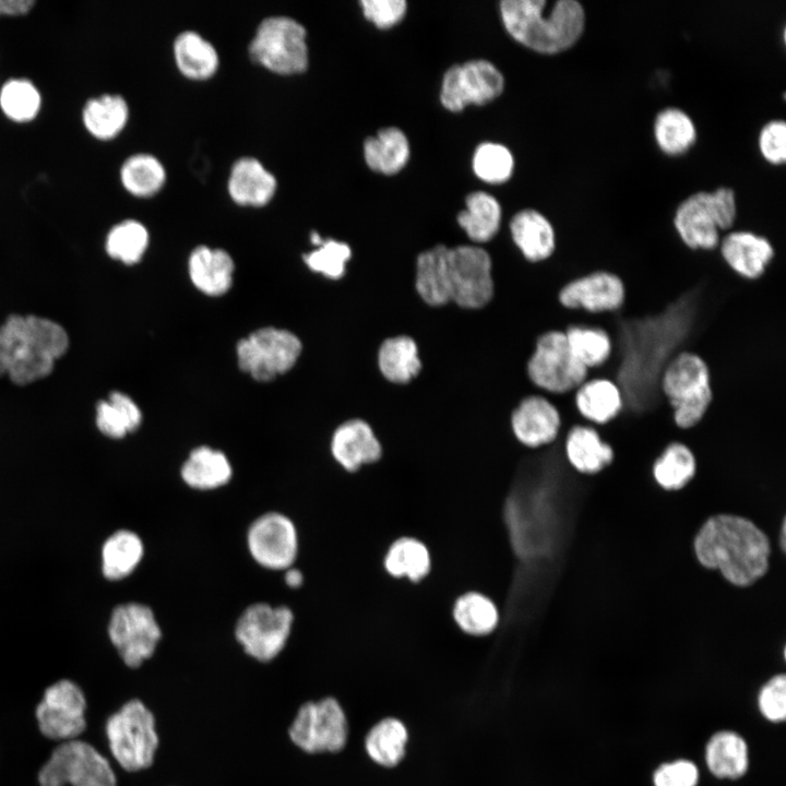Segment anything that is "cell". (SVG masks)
Instances as JSON below:
<instances>
[{
	"label": "cell",
	"instance_id": "cell-45",
	"mask_svg": "<svg viewBox=\"0 0 786 786\" xmlns=\"http://www.w3.org/2000/svg\"><path fill=\"white\" fill-rule=\"evenodd\" d=\"M41 96L27 79H10L0 90V108L12 121L28 122L39 112Z\"/></svg>",
	"mask_w": 786,
	"mask_h": 786
},
{
	"label": "cell",
	"instance_id": "cell-5",
	"mask_svg": "<svg viewBox=\"0 0 786 786\" xmlns=\"http://www.w3.org/2000/svg\"><path fill=\"white\" fill-rule=\"evenodd\" d=\"M109 750L116 762L133 773L153 765L159 746L156 718L140 700L126 702L106 722Z\"/></svg>",
	"mask_w": 786,
	"mask_h": 786
},
{
	"label": "cell",
	"instance_id": "cell-42",
	"mask_svg": "<svg viewBox=\"0 0 786 786\" xmlns=\"http://www.w3.org/2000/svg\"><path fill=\"white\" fill-rule=\"evenodd\" d=\"M408 733L397 718L388 717L377 723L367 734L365 748L369 758L385 767L397 765L405 755Z\"/></svg>",
	"mask_w": 786,
	"mask_h": 786
},
{
	"label": "cell",
	"instance_id": "cell-20",
	"mask_svg": "<svg viewBox=\"0 0 786 786\" xmlns=\"http://www.w3.org/2000/svg\"><path fill=\"white\" fill-rule=\"evenodd\" d=\"M562 418L556 403L544 394L524 397L511 415V429L516 441L539 449L553 443L561 433Z\"/></svg>",
	"mask_w": 786,
	"mask_h": 786
},
{
	"label": "cell",
	"instance_id": "cell-19",
	"mask_svg": "<svg viewBox=\"0 0 786 786\" xmlns=\"http://www.w3.org/2000/svg\"><path fill=\"white\" fill-rule=\"evenodd\" d=\"M717 251L726 266L746 281L762 277L776 255L769 238L745 228L723 234Z\"/></svg>",
	"mask_w": 786,
	"mask_h": 786
},
{
	"label": "cell",
	"instance_id": "cell-3",
	"mask_svg": "<svg viewBox=\"0 0 786 786\" xmlns=\"http://www.w3.org/2000/svg\"><path fill=\"white\" fill-rule=\"evenodd\" d=\"M500 14L507 32L520 44L544 55L573 47L582 37L586 13L576 0H504Z\"/></svg>",
	"mask_w": 786,
	"mask_h": 786
},
{
	"label": "cell",
	"instance_id": "cell-9",
	"mask_svg": "<svg viewBox=\"0 0 786 786\" xmlns=\"http://www.w3.org/2000/svg\"><path fill=\"white\" fill-rule=\"evenodd\" d=\"M302 350L299 337L274 326L253 331L236 345L239 368L257 381L267 382L289 371Z\"/></svg>",
	"mask_w": 786,
	"mask_h": 786
},
{
	"label": "cell",
	"instance_id": "cell-10",
	"mask_svg": "<svg viewBox=\"0 0 786 786\" xmlns=\"http://www.w3.org/2000/svg\"><path fill=\"white\" fill-rule=\"evenodd\" d=\"M40 786H117L109 761L93 746L80 740L64 741L38 772Z\"/></svg>",
	"mask_w": 786,
	"mask_h": 786
},
{
	"label": "cell",
	"instance_id": "cell-28",
	"mask_svg": "<svg viewBox=\"0 0 786 786\" xmlns=\"http://www.w3.org/2000/svg\"><path fill=\"white\" fill-rule=\"evenodd\" d=\"M449 251L446 246L436 245L417 257L415 288L419 297L432 307L451 301Z\"/></svg>",
	"mask_w": 786,
	"mask_h": 786
},
{
	"label": "cell",
	"instance_id": "cell-52",
	"mask_svg": "<svg viewBox=\"0 0 786 786\" xmlns=\"http://www.w3.org/2000/svg\"><path fill=\"white\" fill-rule=\"evenodd\" d=\"M710 203L715 215L719 230L723 233L731 230L737 222L738 207L734 189L718 187L708 191Z\"/></svg>",
	"mask_w": 786,
	"mask_h": 786
},
{
	"label": "cell",
	"instance_id": "cell-43",
	"mask_svg": "<svg viewBox=\"0 0 786 786\" xmlns=\"http://www.w3.org/2000/svg\"><path fill=\"white\" fill-rule=\"evenodd\" d=\"M564 334L571 352L588 370L599 369L610 359L612 342L605 329L571 324L564 330Z\"/></svg>",
	"mask_w": 786,
	"mask_h": 786
},
{
	"label": "cell",
	"instance_id": "cell-27",
	"mask_svg": "<svg viewBox=\"0 0 786 786\" xmlns=\"http://www.w3.org/2000/svg\"><path fill=\"white\" fill-rule=\"evenodd\" d=\"M432 559L428 546L413 536L395 538L382 558V568L388 576L412 584L422 582L431 572Z\"/></svg>",
	"mask_w": 786,
	"mask_h": 786
},
{
	"label": "cell",
	"instance_id": "cell-44",
	"mask_svg": "<svg viewBox=\"0 0 786 786\" xmlns=\"http://www.w3.org/2000/svg\"><path fill=\"white\" fill-rule=\"evenodd\" d=\"M148 243L146 227L136 219H124L108 231L105 248L110 258L131 265L142 259Z\"/></svg>",
	"mask_w": 786,
	"mask_h": 786
},
{
	"label": "cell",
	"instance_id": "cell-21",
	"mask_svg": "<svg viewBox=\"0 0 786 786\" xmlns=\"http://www.w3.org/2000/svg\"><path fill=\"white\" fill-rule=\"evenodd\" d=\"M330 450L333 460L350 474L378 463L384 453L372 427L360 418L348 419L333 431Z\"/></svg>",
	"mask_w": 786,
	"mask_h": 786
},
{
	"label": "cell",
	"instance_id": "cell-26",
	"mask_svg": "<svg viewBox=\"0 0 786 786\" xmlns=\"http://www.w3.org/2000/svg\"><path fill=\"white\" fill-rule=\"evenodd\" d=\"M510 231L515 246L529 262L547 261L556 252V230L551 222L537 210L517 212L511 218Z\"/></svg>",
	"mask_w": 786,
	"mask_h": 786
},
{
	"label": "cell",
	"instance_id": "cell-47",
	"mask_svg": "<svg viewBox=\"0 0 786 786\" xmlns=\"http://www.w3.org/2000/svg\"><path fill=\"white\" fill-rule=\"evenodd\" d=\"M350 257L352 250L346 242L322 239L314 250L303 255V261L312 272L331 279H338L345 274L346 263Z\"/></svg>",
	"mask_w": 786,
	"mask_h": 786
},
{
	"label": "cell",
	"instance_id": "cell-54",
	"mask_svg": "<svg viewBox=\"0 0 786 786\" xmlns=\"http://www.w3.org/2000/svg\"><path fill=\"white\" fill-rule=\"evenodd\" d=\"M303 576L302 573L295 569V568H288L285 573V582L290 587H298L302 584Z\"/></svg>",
	"mask_w": 786,
	"mask_h": 786
},
{
	"label": "cell",
	"instance_id": "cell-34",
	"mask_svg": "<svg viewBox=\"0 0 786 786\" xmlns=\"http://www.w3.org/2000/svg\"><path fill=\"white\" fill-rule=\"evenodd\" d=\"M705 761L716 777H741L749 765L748 746L735 731L715 733L706 743Z\"/></svg>",
	"mask_w": 786,
	"mask_h": 786
},
{
	"label": "cell",
	"instance_id": "cell-38",
	"mask_svg": "<svg viewBox=\"0 0 786 786\" xmlns=\"http://www.w3.org/2000/svg\"><path fill=\"white\" fill-rule=\"evenodd\" d=\"M119 175L122 187L136 198L157 194L167 180L164 164L150 153L129 156L121 165Z\"/></svg>",
	"mask_w": 786,
	"mask_h": 786
},
{
	"label": "cell",
	"instance_id": "cell-35",
	"mask_svg": "<svg viewBox=\"0 0 786 786\" xmlns=\"http://www.w3.org/2000/svg\"><path fill=\"white\" fill-rule=\"evenodd\" d=\"M82 120L85 129L94 138L102 141L111 140L128 123V103L118 94H104L91 98L84 105Z\"/></svg>",
	"mask_w": 786,
	"mask_h": 786
},
{
	"label": "cell",
	"instance_id": "cell-50",
	"mask_svg": "<svg viewBox=\"0 0 786 786\" xmlns=\"http://www.w3.org/2000/svg\"><path fill=\"white\" fill-rule=\"evenodd\" d=\"M360 5L364 16L382 29L400 23L407 11L405 0H361Z\"/></svg>",
	"mask_w": 786,
	"mask_h": 786
},
{
	"label": "cell",
	"instance_id": "cell-16",
	"mask_svg": "<svg viewBox=\"0 0 786 786\" xmlns=\"http://www.w3.org/2000/svg\"><path fill=\"white\" fill-rule=\"evenodd\" d=\"M251 557L263 568L287 570L298 553V533L294 522L279 512L255 519L247 533Z\"/></svg>",
	"mask_w": 786,
	"mask_h": 786
},
{
	"label": "cell",
	"instance_id": "cell-29",
	"mask_svg": "<svg viewBox=\"0 0 786 786\" xmlns=\"http://www.w3.org/2000/svg\"><path fill=\"white\" fill-rule=\"evenodd\" d=\"M451 618L460 632L468 638L484 639L500 624L498 605L486 594L468 591L458 595L451 608Z\"/></svg>",
	"mask_w": 786,
	"mask_h": 786
},
{
	"label": "cell",
	"instance_id": "cell-6",
	"mask_svg": "<svg viewBox=\"0 0 786 786\" xmlns=\"http://www.w3.org/2000/svg\"><path fill=\"white\" fill-rule=\"evenodd\" d=\"M248 53L251 61L273 73H302L309 64L307 31L290 16L265 17L255 29Z\"/></svg>",
	"mask_w": 786,
	"mask_h": 786
},
{
	"label": "cell",
	"instance_id": "cell-11",
	"mask_svg": "<svg viewBox=\"0 0 786 786\" xmlns=\"http://www.w3.org/2000/svg\"><path fill=\"white\" fill-rule=\"evenodd\" d=\"M294 622L287 606L255 603L239 616L235 636L247 655L267 663L277 657L287 644Z\"/></svg>",
	"mask_w": 786,
	"mask_h": 786
},
{
	"label": "cell",
	"instance_id": "cell-49",
	"mask_svg": "<svg viewBox=\"0 0 786 786\" xmlns=\"http://www.w3.org/2000/svg\"><path fill=\"white\" fill-rule=\"evenodd\" d=\"M758 705L761 714L773 723L786 716V678L785 675L772 677L760 690Z\"/></svg>",
	"mask_w": 786,
	"mask_h": 786
},
{
	"label": "cell",
	"instance_id": "cell-46",
	"mask_svg": "<svg viewBox=\"0 0 786 786\" xmlns=\"http://www.w3.org/2000/svg\"><path fill=\"white\" fill-rule=\"evenodd\" d=\"M513 168V156L502 144L484 142L474 152L473 170L485 182H505L512 176Z\"/></svg>",
	"mask_w": 786,
	"mask_h": 786
},
{
	"label": "cell",
	"instance_id": "cell-41",
	"mask_svg": "<svg viewBox=\"0 0 786 786\" xmlns=\"http://www.w3.org/2000/svg\"><path fill=\"white\" fill-rule=\"evenodd\" d=\"M143 552V543L135 533L127 529L115 532L102 549L104 576L117 581L130 575L140 563Z\"/></svg>",
	"mask_w": 786,
	"mask_h": 786
},
{
	"label": "cell",
	"instance_id": "cell-23",
	"mask_svg": "<svg viewBox=\"0 0 786 786\" xmlns=\"http://www.w3.org/2000/svg\"><path fill=\"white\" fill-rule=\"evenodd\" d=\"M573 401L580 417L597 428L614 421L623 409L621 389L606 377H588L573 392Z\"/></svg>",
	"mask_w": 786,
	"mask_h": 786
},
{
	"label": "cell",
	"instance_id": "cell-40",
	"mask_svg": "<svg viewBox=\"0 0 786 786\" xmlns=\"http://www.w3.org/2000/svg\"><path fill=\"white\" fill-rule=\"evenodd\" d=\"M142 422V413L127 394L114 391L96 405V426L106 437L121 439L135 431Z\"/></svg>",
	"mask_w": 786,
	"mask_h": 786
},
{
	"label": "cell",
	"instance_id": "cell-24",
	"mask_svg": "<svg viewBox=\"0 0 786 786\" xmlns=\"http://www.w3.org/2000/svg\"><path fill=\"white\" fill-rule=\"evenodd\" d=\"M562 448L568 463L582 474L599 473L616 457L611 444L590 424L571 426L564 433Z\"/></svg>",
	"mask_w": 786,
	"mask_h": 786
},
{
	"label": "cell",
	"instance_id": "cell-1",
	"mask_svg": "<svg viewBox=\"0 0 786 786\" xmlns=\"http://www.w3.org/2000/svg\"><path fill=\"white\" fill-rule=\"evenodd\" d=\"M701 565L717 570L736 586H748L762 577L770 563L771 543L752 521L735 514L708 517L693 540Z\"/></svg>",
	"mask_w": 786,
	"mask_h": 786
},
{
	"label": "cell",
	"instance_id": "cell-12",
	"mask_svg": "<svg viewBox=\"0 0 786 786\" xmlns=\"http://www.w3.org/2000/svg\"><path fill=\"white\" fill-rule=\"evenodd\" d=\"M108 635L123 663L138 668L154 655L162 630L148 606L127 603L112 610Z\"/></svg>",
	"mask_w": 786,
	"mask_h": 786
},
{
	"label": "cell",
	"instance_id": "cell-37",
	"mask_svg": "<svg viewBox=\"0 0 786 786\" xmlns=\"http://www.w3.org/2000/svg\"><path fill=\"white\" fill-rule=\"evenodd\" d=\"M378 366L388 381L397 384L409 382L421 369L416 342L406 335L384 340L379 347Z\"/></svg>",
	"mask_w": 786,
	"mask_h": 786
},
{
	"label": "cell",
	"instance_id": "cell-33",
	"mask_svg": "<svg viewBox=\"0 0 786 786\" xmlns=\"http://www.w3.org/2000/svg\"><path fill=\"white\" fill-rule=\"evenodd\" d=\"M653 134L659 151L670 157L689 152L698 139L694 121L678 107H666L657 112Z\"/></svg>",
	"mask_w": 786,
	"mask_h": 786
},
{
	"label": "cell",
	"instance_id": "cell-4",
	"mask_svg": "<svg viewBox=\"0 0 786 786\" xmlns=\"http://www.w3.org/2000/svg\"><path fill=\"white\" fill-rule=\"evenodd\" d=\"M660 391L680 430L696 427L713 401L711 372L704 359L690 350L675 355L660 376Z\"/></svg>",
	"mask_w": 786,
	"mask_h": 786
},
{
	"label": "cell",
	"instance_id": "cell-2",
	"mask_svg": "<svg viewBox=\"0 0 786 786\" xmlns=\"http://www.w3.org/2000/svg\"><path fill=\"white\" fill-rule=\"evenodd\" d=\"M68 347V333L56 321L11 314L0 325V377L17 385L44 379Z\"/></svg>",
	"mask_w": 786,
	"mask_h": 786
},
{
	"label": "cell",
	"instance_id": "cell-7",
	"mask_svg": "<svg viewBox=\"0 0 786 786\" xmlns=\"http://www.w3.org/2000/svg\"><path fill=\"white\" fill-rule=\"evenodd\" d=\"M526 371L536 388L558 396L573 393L590 374L571 352L564 332L559 330L536 337Z\"/></svg>",
	"mask_w": 786,
	"mask_h": 786
},
{
	"label": "cell",
	"instance_id": "cell-22",
	"mask_svg": "<svg viewBox=\"0 0 786 786\" xmlns=\"http://www.w3.org/2000/svg\"><path fill=\"white\" fill-rule=\"evenodd\" d=\"M277 190V180L261 160L242 156L231 166L227 191L240 206L261 207L269 204Z\"/></svg>",
	"mask_w": 786,
	"mask_h": 786
},
{
	"label": "cell",
	"instance_id": "cell-17",
	"mask_svg": "<svg viewBox=\"0 0 786 786\" xmlns=\"http://www.w3.org/2000/svg\"><path fill=\"white\" fill-rule=\"evenodd\" d=\"M626 300V288L621 278L608 271H595L574 278L558 293L561 307L588 314L614 313Z\"/></svg>",
	"mask_w": 786,
	"mask_h": 786
},
{
	"label": "cell",
	"instance_id": "cell-39",
	"mask_svg": "<svg viewBox=\"0 0 786 786\" xmlns=\"http://www.w3.org/2000/svg\"><path fill=\"white\" fill-rule=\"evenodd\" d=\"M696 455L684 442H669L653 463V476L666 490L683 488L695 475Z\"/></svg>",
	"mask_w": 786,
	"mask_h": 786
},
{
	"label": "cell",
	"instance_id": "cell-48",
	"mask_svg": "<svg viewBox=\"0 0 786 786\" xmlns=\"http://www.w3.org/2000/svg\"><path fill=\"white\" fill-rule=\"evenodd\" d=\"M758 146L763 159L781 166L786 162V122L783 119L767 121L760 130Z\"/></svg>",
	"mask_w": 786,
	"mask_h": 786
},
{
	"label": "cell",
	"instance_id": "cell-15",
	"mask_svg": "<svg viewBox=\"0 0 786 786\" xmlns=\"http://www.w3.org/2000/svg\"><path fill=\"white\" fill-rule=\"evenodd\" d=\"M86 700L81 688L70 680H60L44 692L36 707L41 734L53 740H75L86 728Z\"/></svg>",
	"mask_w": 786,
	"mask_h": 786
},
{
	"label": "cell",
	"instance_id": "cell-32",
	"mask_svg": "<svg viewBox=\"0 0 786 786\" xmlns=\"http://www.w3.org/2000/svg\"><path fill=\"white\" fill-rule=\"evenodd\" d=\"M410 156L409 142L405 133L395 127L380 129L376 135L364 142V158L367 166L382 175H395L407 164Z\"/></svg>",
	"mask_w": 786,
	"mask_h": 786
},
{
	"label": "cell",
	"instance_id": "cell-8",
	"mask_svg": "<svg viewBox=\"0 0 786 786\" xmlns=\"http://www.w3.org/2000/svg\"><path fill=\"white\" fill-rule=\"evenodd\" d=\"M348 735L346 714L332 696L301 704L288 727L290 741L308 754L338 752L345 748Z\"/></svg>",
	"mask_w": 786,
	"mask_h": 786
},
{
	"label": "cell",
	"instance_id": "cell-36",
	"mask_svg": "<svg viewBox=\"0 0 786 786\" xmlns=\"http://www.w3.org/2000/svg\"><path fill=\"white\" fill-rule=\"evenodd\" d=\"M465 210L456 221L468 238L477 243L491 240L499 230L501 206L498 200L484 191L469 193L465 199Z\"/></svg>",
	"mask_w": 786,
	"mask_h": 786
},
{
	"label": "cell",
	"instance_id": "cell-51",
	"mask_svg": "<svg viewBox=\"0 0 786 786\" xmlns=\"http://www.w3.org/2000/svg\"><path fill=\"white\" fill-rule=\"evenodd\" d=\"M654 786H696L699 771L689 760L664 763L653 775Z\"/></svg>",
	"mask_w": 786,
	"mask_h": 786
},
{
	"label": "cell",
	"instance_id": "cell-53",
	"mask_svg": "<svg viewBox=\"0 0 786 786\" xmlns=\"http://www.w3.org/2000/svg\"><path fill=\"white\" fill-rule=\"evenodd\" d=\"M34 4L33 0H0V15H22Z\"/></svg>",
	"mask_w": 786,
	"mask_h": 786
},
{
	"label": "cell",
	"instance_id": "cell-25",
	"mask_svg": "<svg viewBox=\"0 0 786 786\" xmlns=\"http://www.w3.org/2000/svg\"><path fill=\"white\" fill-rule=\"evenodd\" d=\"M235 263L224 249L195 247L188 259V273L194 287L212 297L226 294L233 284Z\"/></svg>",
	"mask_w": 786,
	"mask_h": 786
},
{
	"label": "cell",
	"instance_id": "cell-13",
	"mask_svg": "<svg viewBox=\"0 0 786 786\" xmlns=\"http://www.w3.org/2000/svg\"><path fill=\"white\" fill-rule=\"evenodd\" d=\"M504 78L488 60H468L450 67L442 79L441 105L449 111L458 112L468 105L483 106L501 95Z\"/></svg>",
	"mask_w": 786,
	"mask_h": 786
},
{
	"label": "cell",
	"instance_id": "cell-30",
	"mask_svg": "<svg viewBox=\"0 0 786 786\" xmlns=\"http://www.w3.org/2000/svg\"><path fill=\"white\" fill-rule=\"evenodd\" d=\"M172 53L178 71L189 80H209L219 68V55L214 45L192 29L176 36Z\"/></svg>",
	"mask_w": 786,
	"mask_h": 786
},
{
	"label": "cell",
	"instance_id": "cell-14",
	"mask_svg": "<svg viewBox=\"0 0 786 786\" xmlns=\"http://www.w3.org/2000/svg\"><path fill=\"white\" fill-rule=\"evenodd\" d=\"M451 301L464 309H480L493 296L492 262L479 246L461 245L449 251Z\"/></svg>",
	"mask_w": 786,
	"mask_h": 786
},
{
	"label": "cell",
	"instance_id": "cell-18",
	"mask_svg": "<svg viewBox=\"0 0 786 786\" xmlns=\"http://www.w3.org/2000/svg\"><path fill=\"white\" fill-rule=\"evenodd\" d=\"M672 228L684 248L693 252L716 251L722 238L712 206L708 191H698L676 207L672 215Z\"/></svg>",
	"mask_w": 786,
	"mask_h": 786
},
{
	"label": "cell",
	"instance_id": "cell-31",
	"mask_svg": "<svg viewBox=\"0 0 786 786\" xmlns=\"http://www.w3.org/2000/svg\"><path fill=\"white\" fill-rule=\"evenodd\" d=\"M180 475L190 488L212 490L230 480L233 467L224 452L200 445L190 452L181 466Z\"/></svg>",
	"mask_w": 786,
	"mask_h": 786
}]
</instances>
